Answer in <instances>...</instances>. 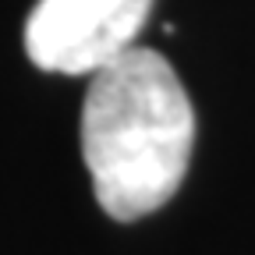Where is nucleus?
<instances>
[{
  "label": "nucleus",
  "mask_w": 255,
  "mask_h": 255,
  "mask_svg": "<svg viewBox=\"0 0 255 255\" xmlns=\"http://www.w3.org/2000/svg\"><path fill=\"white\" fill-rule=\"evenodd\" d=\"M152 0H39L25 18V53L39 71L96 75L135 46Z\"/></svg>",
  "instance_id": "nucleus-2"
},
{
  "label": "nucleus",
  "mask_w": 255,
  "mask_h": 255,
  "mask_svg": "<svg viewBox=\"0 0 255 255\" xmlns=\"http://www.w3.org/2000/svg\"><path fill=\"white\" fill-rule=\"evenodd\" d=\"M191 145L195 110L163 53L131 46L89 75L82 159L107 216L131 223L167 206L188 174Z\"/></svg>",
  "instance_id": "nucleus-1"
}]
</instances>
